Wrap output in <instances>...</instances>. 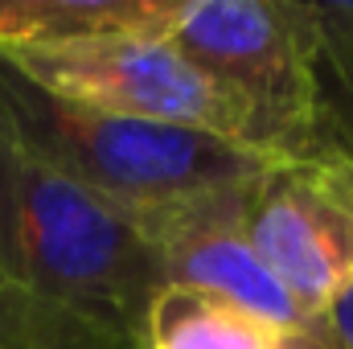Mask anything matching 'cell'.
Returning <instances> with one entry per match:
<instances>
[{"mask_svg":"<svg viewBox=\"0 0 353 349\" xmlns=\"http://www.w3.org/2000/svg\"><path fill=\"white\" fill-rule=\"evenodd\" d=\"M243 226L296 308L316 321L353 288V152L279 157L247 193Z\"/></svg>","mask_w":353,"mask_h":349,"instance_id":"cell-5","label":"cell"},{"mask_svg":"<svg viewBox=\"0 0 353 349\" xmlns=\"http://www.w3.org/2000/svg\"><path fill=\"white\" fill-rule=\"evenodd\" d=\"M4 58L33 83L74 103L267 152L251 111L189 54H181L165 33H111Z\"/></svg>","mask_w":353,"mask_h":349,"instance_id":"cell-3","label":"cell"},{"mask_svg":"<svg viewBox=\"0 0 353 349\" xmlns=\"http://www.w3.org/2000/svg\"><path fill=\"white\" fill-rule=\"evenodd\" d=\"M176 0H0V54L54 50L111 33H169Z\"/></svg>","mask_w":353,"mask_h":349,"instance_id":"cell-7","label":"cell"},{"mask_svg":"<svg viewBox=\"0 0 353 349\" xmlns=\"http://www.w3.org/2000/svg\"><path fill=\"white\" fill-rule=\"evenodd\" d=\"M0 140L119 206L157 243L176 218L210 197L239 193L279 157L201 132L111 115L21 74L0 54Z\"/></svg>","mask_w":353,"mask_h":349,"instance_id":"cell-2","label":"cell"},{"mask_svg":"<svg viewBox=\"0 0 353 349\" xmlns=\"http://www.w3.org/2000/svg\"><path fill=\"white\" fill-rule=\"evenodd\" d=\"M283 329L197 288L161 283L148 300L136 349H279Z\"/></svg>","mask_w":353,"mask_h":349,"instance_id":"cell-8","label":"cell"},{"mask_svg":"<svg viewBox=\"0 0 353 349\" xmlns=\"http://www.w3.org/2000/svg\"><path fill=\"white\" fill-rule=\"evenodd\" d=\"M329 325H333V329H337V337L353 349V288L337 300V304H333V308H329Z\"/></svg>","mask_w":353,"mask_h":349,"instance_id":"cell-11","label":"cell"},{"mask_svg":"<svg viewBox=\"0 0 353 349\" xmlns=\"http://www.w3.org/2000/svg\"><path fill=\"white\" fill-rule=\"evenodd\" d=\"M165 37L251 111L271 157L329 148L312 58L288 0H176Z\"/></svg>","mask_w":353,"mask_h":349,"instance_id":"cell-4","label":"cell"},{"mask_svg":"<svg viewBox=\"0 0 353 349\" xmlns=\"http://www.w3.org/2000/svg\"><path fill=\"white\" fill-rule=\"evenodd\" d=\"M288 4L312 58L325 144L353 152V0H288Z\"/></svg>","mask_w":353,"mask_h":349,"instance_id":"cell-9","label":"cell"},{"mask_svg":"<svg viewBox=\"0 0 353 349\" xmlns=\"http://www.w3.org/2000/svg\"><path fill=\"white\" fill-rule=\"evenodd\" d=\"M279 349H350V346L337 337V329L329 325V317H316V321H308V325L283 333Z\"/></svg>","mask_w":353,"mask_h":349,"instance_id":"cell-10","label":"cell"},{"mask_svg":"<svg viewBox=\"0 0 353 349\" xmlns=\"http://www.w3.org/2000/svg\"><path fill=\"white\" fill-rule=\"evenodd\" d=\"M247 193H251V185L239 193H222V197L189 206L157 239V251L165 263V283L222 296V300L271 321L275 329L292 333V329L308 325V317L296 308V300L267 271V263L259 259V251L247 239V226H243Z\"/></svg>","mask_w":353,"mask_h":349,"instance_id":"cell-6","label":"cell"},{"mask_svg":"<svg viewBox=\"0 0 353 349\" xmlns=\"http://www.w3.org/2000/svg\"><path fill=\"white\" fill-rule=\"evenodd\" d=\"M0 283L107 346L136 349L165 263L119 206L0 140Z\"/></svg>","mask_w":353,"mask_h":349,"instance_id":"cell-1","label":"cell"}]
</instances>
